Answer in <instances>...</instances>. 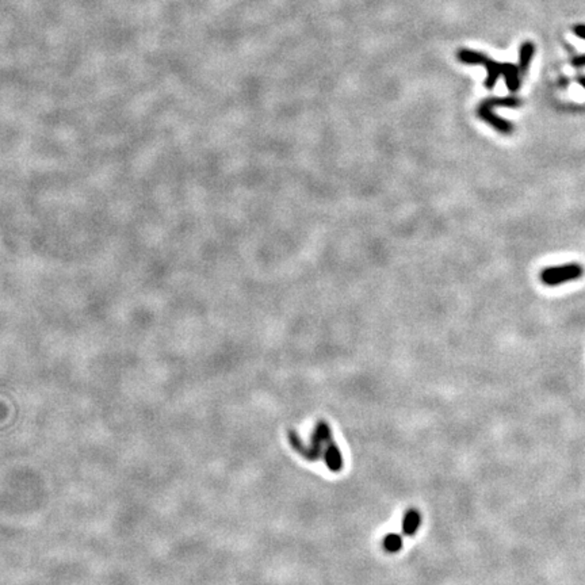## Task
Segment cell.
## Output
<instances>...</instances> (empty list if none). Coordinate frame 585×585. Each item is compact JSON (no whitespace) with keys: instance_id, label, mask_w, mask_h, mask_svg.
I'll list each match as a JSON object with an SVG mask.
<instances>
[{"instance_id":"1","label":"cell","mask_w":585,"mask_h":585,"mask_svg":"<svg viewBox=\"0 0 585 585\" xmlns=\"http://www.w3.org/2000/svg\"><path fill=\"white\" fill-rule=\"evenodd\" d=\"M584 275V268L579 263H568L562 266L546 267L539 278L546 286H560L570 281H577Z\"/></svg>"},{"instance_id":"2","label":"cell","mask_w":585,"mask_h":585,"mask_svg":"<svg viewBox=\"0 0 585 585\" xmlns=\"http://www.w3.org/2000/svg\"><path fill=\"white\" fill-rule=\"evenodd\" d=\"M458 59H459V61H462L465 64H483L487 68L488 76H487V80H485V87L488 90H492L494 87L500 75H503L504 70H506V63L500 64V63L492 60L480 52H474V50H469V49L459 50L458 52Z\"/></svg>"},{"instance_id":"3","label":"cell","mask_w":585,"mask_h":585,"mask_svg":"<svg viewBox=\"0 0 585 585\" xmlns=\"http://www.w3.org/2000/svg\"><path fill=\"white\" fill-rule=\"evenodd\" d=\"M477 114L483 121L488 122L491 126H493L499 133H501V135H512L514 133V125L510 121L496 116L493 113L492 107L487 106L485 103H483V102L480 103V106L477 109Z\"/></svg>"},{"instance_id":"4","label":"cell","mask_w":585,"mask_h":585,"mask_svg":"<svg viewBox=\"0 0 585 585\" xmlns=\"http://www.w3.org/2000/svg\"><path fill=\"white\" fill-rule=\"evenodd\" d=\"M503 76L506 79V84H507L510 91L515 93L519 90V87H520V70L516 66L506 63V70H504Z\"/></svg>"},{"instance_id":"5","label":"cell","mask_w":585,"mask_h":585,"mask_svg":"<svg viewBox=\"0 0 585 585\" xmlns=\"http://www.w3.org/2000/svg\"><path fill=\"white\" fill-rule=\"evenodd\" d=\"M534 44L533 43H524L520 50H519V70L520 73H526L529 70V66L534 56Z\"/></svg>"},{"instance_id":"6","label":"cell","mask_w":585,"mask_h":585,"mask_svg":"<svg viewBox=\"0 0 585 585\" xmlns=\"http://www.w3.org/2000/svg\"><path fill=\"white\" fill-rule=\"evenodd\" d=\"M420 523H422L420 514L418 511H415V510H411V511H408V514L404 517L402 530H404V533L407 535H413L416 533V530L419 529Z\"/></svg>"},{"instance_id":"7","label":"cell","mask_w":585,"mask_h":585,"mask_svg":"<svg viewBox=\"0 0 585 585\" xmlns=\"http://www.w3.org/2000/svg\"><path fill=\"white\" fill-rule=\"evenodd\" d=\"M487 106L489 107H496V106H506V107H517L522 105V100L517 96H503V98H488L485 100H483Z\"/></svg>"},{"instance_id":"8","label":"cell","mask_w":585,"mask_h":585,"mask_svg":"<svg viewBox=\"0 0 585 585\" xmlns=\"http://www.w3.org/2000/svg\"><path fill=\"white\" fill-rule=\"evenodd\" d=\"M326 458H327L328 466L331 470H340V468H342V457H340L339 450L335 446L329 447Z\"/></svg>"},{"instance_id":"9","label":"cell","mask_w":585,"mask_h":585,"mask_svg":"<svg viewBox=\"0 0 585 585\" xmlns=\"http://www.w3.org/2000/svg\"><path fill=\"white\" fill-rule=\"evenodd\" d=\"M383 546L388 552L397 553L398 550L402 547V539L397 534H390L383 540Z\"/></svg>"},{"instance_id":"10","label":"cell","mask_w":585,"mask_h":585,"mask_svg":"<svg viewBox=\"0 0 585 585\" xmlns=\"http://www.w3.org/2000/svg\"><path fill=\"white\" fill-rule=\"evenodd\" d=\"M572 64H573V67H577V68L585 67V54H582V56L575 57V59L572 60Z\"/></svg>"},{"instance_id":"11","label":"cell","mask_w":585,"mask_h":585,"mask_svg":"<svg viewBox=\"0 0 585 585\" xmlns=\"http://www.w3.org/2000/svg\"><path fill=\"white\" fill-rule=\"evenodd\" d=\"M573 31H575V34H576L577 37L584 38L585 40V24H576V26L573 27Z\"/></svg>"},{"instance_id":"12","label":"cell","mask_w":585,"mask_h":585,"mask_svg":"<svg viewBox=\"0 0 585 585\" xmlns=\"http://www.w3.org/2000/svg\"><path fill=\"white\" fill-rule=\"evenodd\" d=\"M579 82H580V84H582V86H583L585 89V77H580V79H579Z\"/></svg>"}]
</instances>
